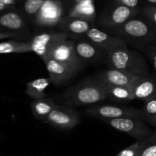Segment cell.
Segmentation results:
<instances>
[{"label": "cell", "instance_id": "obj_32", "mask_svg": "<svg viewBox=\"0 0 156 156\" xmlns=\"http://www.w3.org/2000/svg\"><path fill=\"white\" fill-rule=\"evenodd\" d=\"M5 8V5L3 4V3L0 1V11H2Z\"/></svg>", "mask_w": 156, "mask_h": 156}, {"label": "cell", "instance_id": "obj_7", "mask_svg": "<svg viewBox=\"0 0 156 156\" xmlns=\"http://www.w3.org/2000/svg\"><path fill=\"white\" fill-rule=\"evenodd\" d=\"M68 34L62 31L42 32L34 35L29 44L32 52H34L42 59L47 57L50 50L60 41L68 39Z\"/></svg>", "mask_w": 156, "mask_h": 156}, {"label": "cell", "instance_id": "obj_4", "mask_svg": "<svg viewBox=\"0 0 156 156\" xmlns=\"http://www.w3.org/2000/svg\"><path fill=\"white\" fill-rule=\"evenodd\" d=\"M85 114L91 117L103 120L118 118H134L142 120L141 109L131 107L101 105L88 108Z\"/></svg>", "mask_w": 156, "mask_h": 156}, {"label": "cell", "instance_id": "obj_21", "mask_svg": "<svg viewBox=\"0 0 156 156\" xmlns=\"http://www.w3.org/2000/svg\"><path fill=\"white\" fill-rule=\"evenodd\" d=\"M32 52L28 42L19 41H9L0 43V54L23 53Z\"/></svg>", "mask_w": 156, "mask_h": 156}, {"label": "cell", "instance_id": "obj_18", "mask_svg": "<svg viewBox=\"0 0 156 156\" xmlns=\"http://www.w3.org/2000/svg\"><path fill=\"white\" fill-rule=\"evenodd\" d=\"M56 105L53 99L45 98L43 99L34 100L30 104V109L34 117L43 122L53 111Z\"/></svg>", "mask_w": 156, "mask_h": 156}, {"label": "cell", "instance_id": "obj_15", "mask_svg": "<svg viewBox=\"0 0 156 156\" xmlns=\"http://www.w3.org/2000/svg\"><path fill=\"white\" fill-rule=\"evenodd\" d=\"M93 27L91 21L72 17L70 19L65 20L60 23L61 31L67 34L73 38L85 37L88 30Z\"/></svg>", "mask_w": 156, "mask_h": 156}, {"label": "cell", "instance_id": "obj_22", "mask_svg": "<svg viewBox=\"0 0 156 156\" xmlns=\"http://www.w3.org/2000/svg\"><path fill=\"white\" fill-rule=\"evenodd\" d=\"M142 120L156 127V97L145 102L141 108Z\"/></svg>", "mask_w": 156, "mask_h": 156}, {"label": "cell", "instance_id": "obj_5", "mask_svg": "<svg viewBox=\"0 0 156 156\" xmlns=\"http://www.w3.org/2000/svg\"><path fill=\"white\" fill-rule=\"evenodd\" d=\"M114 129L130 136L136 141H142L151 135L152 130L149 125L140 119L118 118L103 120Z\"/></svg>", "mask_w": 156, "mask_h": 156}, {"label": "cell", "instance_id": "obj_27", "mask_svg": "<svg viewBox=\"0 0 156 156\" xmlns=\"http://www.w3.org/2000/svg\"><path fill=\"white\" fill-rule=\"evenodd\" d=\"M140 145V141H136V143H134L133 144L130 145L129 146L120 151L117 156H136Z\"/></svg>", "mask_w": 156, "mask_h": 156}, {"label": "cell", "instance_id": "obj_13", "mask_svg": "<svg viewBox=\"0 0 156 156\" xmlns=\"http://www.w3.org/2000/svg\"><path fill=\"white\" fill-rule=\"evenodd\" d=\"M135 99L146 102L156 97V77L138 76L130 86Z\"/></svg>", "mask_w": 156, "mask_h": 156}, {"label": "cell", "instance_id": "obj_2", "mask_svg": "<svg viewBox=\"0 0 156 156\" xmlns=\"http://www.w3.org/2000/svg\"><path fill=\"white\" fill-rule=\"evenodd\" d=\"M60 98L66 106L73 108L98 103L108 97L100 82L93 78L81 81L69 88L61 94Z\"/></svg>", "mask_w": 156, "mask_h": 156}, {"label": "cell", "instance_id": "obj_6", "mask_svg": "<svg viewBox=\"0 0 156 156\" xmlns=\"http://www.w3.org/2000/svg\"><path fill=\"white\" fill-rule=\"evenodd\" d=\"M43 122L58 129H72L79 124L80 117L77 111L72 107L56 105Z\"/></svg>", "mask_w": 156, "mask_h": 156}, {"label": "cell", "instance_id": "obj_17", "mask_svg": "<svg viewBox=\"0 0 156 156\" xmlns=\"http://www.w3.org/2000/svg\"><path fill=\"white\" fill-rule=\"evenodd\" d=\"M101 85L105 89L108 98L113 101L118 102V103H127L131 101L135 100L130 87L114 86V85H105L103 83H101Z\"/></svg>", "mask_w": 156, "mask_h": 156}, {"label": "cell", "instance_id": "obj_20", "mask_svg": "<svg viewBox=\"0 0 156 156\" xmlns=\"http://www.w3.org/2000/svg\"><path fill=\"white\" fill-rule=\"evenodd\" d=\"M0 27L10 32L21 34L19 31L24 30L25 24L19 15L15 12H9L0 17Z\"/></svg>", "mask_w": 156, "mask_h": 156}, {"label": "cell", "instance_id": "obj_9", "mask_svg": "<svg viewBox=\"0 0 156 156\" xmlns=\"http://www.w3.org/2000/svg\"><path fill=\"white\" fill-rule=\"evenodd\" d=\"M85 37L91 41L105 55L120 48L128 47L123 40L94 27L88 30Z\"/></svg>", "mask_w": 156, "mask_h": 156}, {"label": "cell", "instance_id": "obj_34", "mask_svg": "<svg viewBox=\"0 0 156 156\" xmlns=\"http://www.w3.org/2000/svg\"><path fill=\"white\" fill-rule=\"evenodd\" d=\"M147 1L150 3H152V4H156V0H147Z\"/></svg>", "mask_w": 156, "mask_h": 156}, {"label": "cell", "instance_id": "obj_29", "mask_svg": "<svg viewBox=\"0 0 156 156\" xmlns=\"http://www.w3.org/2000/svg\"><path fill=\"white\" fill-rule=\"evenodd\" d=\"M21 34L13 33V32L5 31L0 32V40L6 39V38H12V37H19Z\"/></svg>", "mask_w": 156, "mask_h": 156}, {"label": "cell", "instance_id": "obj_24", "mask_svg": "<svg viewBox=\"0 0 156 156\" xmlns=\"http://www.w3.org/2000/svg\"><path fill=\"white\" fill-rule=\"evenodd\" d=\"M94 10L93 9V6L84 2L79 3V6L76 8V11L72 14V17L91 21V18L94 16Z\"/></svg>", "mask_w": 156, "mask_h": 156}, {"label": "cell", "instance_id": "obj_31", "mask_svg": "<svg viewBox=\"0 0 156 156\" xmlns=\"http://www.w3.org/2000/svg\"><path fill=\"white\" fill-rule=\"evenodd\" d=\"M5 5H12L15 2V0H0Z\"/></svg>", "mask_w": 156, "mask_h": 156}, {"label": "cell", "instance_id": "obj_14", "mask_svg": "<svg viewBox=\"0 0 156 156\" xmlns=\"http://www.w3.org/2000/svg\"><path fill=\"white\" fill-rule=\"evenodd\" d=\"M60 8L53 2H44L37 14L36 24L41 27H53L60 21Z\"/></svg>", "mask_w": 156, "mask_h": 156}, {"label": "cell", "instance_id": "obj_25", "mask_svg": "<svg viewBox=\"0 0 156 156\" xmlns=\"http://www.w3.org/2000/svg\"><path fill=\"white\" fill-rule=\"evenodd\" d=\"M44 2L45 0H27L24 3V11L30 16L37 15Z\"/></svg>", "mask_w": 156, "mask_h": 156}, {"label": "cell", "instance_id": "obj_3", "mask_svg": "<svg viewBox=\"0 0 156 156\" xmlns=\"http://www.w3.org/2000/svg\"><path fill=\"white\" fill-rule=\"evenodd\" d=\"M105 61L109 68L122 70L136 76H150L145 56L140 52L123 47L106 54Z\"/></svg>", "mask_w": 156, "mask_h": 156}, {"label": "cell", "instance_id": "obj_1", "mask_svg": "<svg viewBox=\"0 0 156 156\" xmlns=\"http://www.w3.org/2000/svg\"><path fill=\"white\" fill-rule=\"evenodd\" d=\"M112 34L143 52L145 47L156 43V30L149 20L132 18L120 27L111 30Z\"/></svg>", "mask_w": 156, "mask_h": 156}, {"label": "cell", "instance_id": "obj_33", "mask_svg": "<svg viewBox=\"0 0 156 156\" xmlns=\"http://www.w3.org/2000/svg\"><path fill=\"white\" fill-rule=\"evenodd\" d=\"M86 1H89V0H75V2L77 3H82V2H86Z\"/></svg>", "mask_w": 156, "mask_h": 156}, {"label": "cell", "instance_id": "obj_11", "mask_svg": "<svg viewBox=\"0 0 156 156\" xmlns=\"http://www.w3.org/2000/svg\"><path fill=\"white\" fill-rule=\"evenodd\" d=\"M73 40L74 41L76 54L84 63L96 62L103 59H105L106 55L85 37Z\"/></svg>", "mask_w": 156, "mask_h": 156}, {"label": "cell", "instance_id": "obj_8", "mask_svg": "<svg viewBox=\"0 0 156 156\" xmlns=\"http://www.w3.org/2000/svg\"><path fill=\"white\" fill-rule=\"evenodd\" d=\"M47 57L53 58L59 62L71 66L78 71L85 65L76 54L73 40L66 39L56 44L50 50Z\"/></svg>", "mask_w": 156, "mask_h": 156}, {"label": "cell", "instance_id": "obj_12", "mask_svg": "<svg viewBox=\"0 0 156 156\" xmlns=\"http://www.w3.org/2000/svg\"><path fill=\"white\" fill-rule=\"evenodd\" d=\"M138 76H133L124 71L108 68L101 72L94 77V79L108 85L130 87Z\"/></svg>", "mask_w": 156, "mask_h": 156}, {"label": "cell", "instance_id": "obj_26", "mask_svg": "<svg viewBox=\"0 0 156 156\" xmlns=\"http://www.w3.org/2000/svg\"><path fill=\"white\" fill-rule=\"evenodd\" d=\"M143 53L147 56L152 67L156 71V43L146 46L143 50Z\"/></svg>", "mask_w": 156, "mask_h": 156}, {"label": "cell", "instance_id": "obj_19", "mask_svg": "<svg viewBox=\"0 0 156 156\" xmlns=\"http://www.w3.org/2000/svg\"><path fill=\"white\" fill-rule=\"evenodd\" d=\"M51 84L50 78H39L27 82L25 93L34 100L45 98V90Z\"/></svg>", "mask_w": 156, "mask_h": 156}, {"label": "cell", "instance_id": "obj_23", "mask_svg": "<svg viewBox=\"0 0 156 156\" xmlns=\"http://www.w3.org/2000/svg\"><path fill=\"white\" fill-rule=\"evenodd\" d=\"M136 156H156V130L140 141Z\"/></svg>", "mask_w": 156, "mask_h": 156}, {"label": "cell", "instance_id": "obj_10", "mask_svg": "<svg viewBox=\"0 0 156 156\" xmlns=\"http://www.w3.org/2000/svg\"><path fill=\"white\" fill-rule=\"evenodd\" d=\"M43 61L45 63L51 83L55 85H59L67 82L79 72L74 67L59 62L53 58H45Z\"/></svg>", "mask_w": 156, "mask_h": 156}, {"label": "cell", "instance_id": "obj_30", "mask_svg": "<svg viewBox=\"0 0 156 156\" xmlns=\"http://www.w3.org/2000/svg\"><path fill=\"white\" fill-rule=\"evenodd\" d=\"M123 5H126L130 9H133L138 5L139 0H120Z\"/></svg>", "mask_w": 156, "mask_h": 156}, {"label": "cell", "instance_id": "obj_16", "mask_svg": "<svg viewBox=\"0 0 156 156\" xmlns=\"http://www.w3.org/2000/svg\"><path fill=\"white\" fill-rule=\"evenodd\" d=\"M133 11L132 9L126 5H120L115 8L114 11L109 15L108 18H105L104 24L110 30L120 27L125 23L132 19Z\"/></svg>", "mask_w": 156, "mask_h": 156}, {"label": "cell", "instance_id": "obj_28", "mask_svg": "<svg viewBox=\"0 0 156 156\" xmlns=\"http://www.w3.org/2000/svg\"><path fill=\"white\" fill-rule=\"evenodd\" d=\"M148 20L152 23L156 30V8H150L146 12Z\"/></svg>", "mask_w": 156, "mask_h": 156}]
</instances>
